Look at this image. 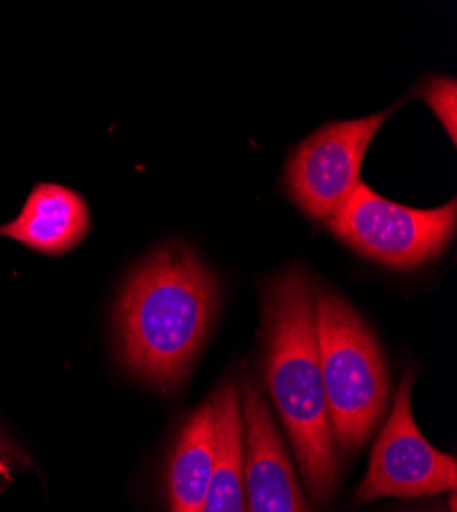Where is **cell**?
<instances>
[{
    "instance_id": "10",
    "label": "cell",
    "mask_w": 457,
    "mask_h": 512,
    "mask_svg": "<svg viewBox=\"0 0 457 512\" xmlns=\"http://www.w3.org/2000/svg\"><path fill=\"white\" fill-rule=\"evenodd\" d=\"M216 396V467L201 512H246L244 506V426L240 381L228 377Z\"/></svg>"
},
{
    "instance_id": "6",
    "label": "cell",
    "mask_w": 457,
    "mask_h": 512,
    "mask_svg": "<svg viewBox=\"0 0 457 512\" xmlns=\"http://www.w3.org/2000/svg\"><path fill=\"white\" fill-rule=\"evenodd\" d=\"M412 381V373L400 379L388 422L371 449L367 474L353 494L355 504L380 498H423L453 492L457 486L455 457L435 449L414 420Z\"/></svg>"
},
{
    "instance_id": "4",
    "label": "cell",
    "mask_w": 457,
    "mask_h": 512,
    "mask_svg": "<svg viewBox=\"0 0 457 512\" xmlns=\"http://www.w3.org/2000/svg\"><path fill=\"white\" fill-rule=\"evenodd\" d=\"M328 228L369 261L392 269L421 267L443 254L455 234L457 203L414 209L394 203L365 183L349 197Z\"/></svg>"
},
{
    "instance_id": "13",
    "label": "cell",
    "mask_w": 457,
    "mask_h": 512,
    "mask_svg": "<svg viewBox=\"0 0 457 512\" xmlns=\"http://www.w3.org/2000/svg\"><path fill=\"white\" fill-rule=\"evenodd\" d=\"M451 512H455V494H451Z\"/></svg>"
},
{
    "instance_id": "9",
    "label": "cell",
    "mask_w": 457,
    "mask_h": 512,
    "mask_svg": "<svg viewBox=\"0 0 457 512\" xmlns=\"http://www.w3.org/2000/svg\"><path fill=\"white\" fill-rule=\"evenodd\" d=\"M216 467V396L197 406L179 429L166 467L171 512H201Z\"/></svg>"
},
{
    "instance_id": "12",
    "label": "cell",
    "mask_w": 457,
    "mask_h": 512,
    "mask_svg": "<svg viewBox=\"0 0 457 512\" xmlns=\"http://www.w3.org/2000/svg\"><path fill=\"white\" fill-rule=\"evenodd\" d=\"M13 455H17L13 443L7 439V435H5L3 431H0V459L7 461V459H11Z\"/></svg>"
},
{
    "instance_id": "7",
    "label": "cell",
    "mask_w": 457,
    "mask_h": 512,
    "mask_svg": "<svg viewBox=\"0 0 457 512\" xmlns=\"http://www.w3.org/2000/svg\"><path fill=\"white\" fill-rule=\"evenodd\" d=\"M246 512H312L302 480L253 375L240 383Z\"/></svg>"
},
{
    "instance_id": "8",
    "label": "cell",
    "mask_w": 457,
    "mask_h": 512,
    "mask_svg": "<svg viewBox=\"0 0 457 512\" xmlns=\"http://www.w3.org/2000/svg\"><path fill=\"white\" fill-rule=\"evenodd\" d=\"M91 230L89 203L80 193L58 183H37L19 216L0 226V236L27 248L60 256L78 246Z\"/></svg>"
},
{
    "instance_id": "5",
    "label": "cell",
    "mask_w": 457,
    "mask_h": 512,
    "mask_svg": "<svg viewBox=\"0 0 457 512\" xmlns=\"http://www.w3.org/2000/svg\"><path fill=\"white\" fill-rule=\"evenodd\" d=\"M392 109L330 121L300 142L285 164V191L312 220L335 218L361 181L365 152Z\"/></svg>"
},
{
    "instance_id": "3",
    "label": "cell",
    "mask_w": 457,
    "mask_h": 512,
    "mask_svg": "<svg viewBox=\"0 0 457 512\" xmlns=\"http://www.w3.org/2000/svg\"><path fill=\"white\" fill-rule=\"evenodd\" d=\"M316 332L330 429L337 455H355L376 431L390 398L384 351L345 297L316 291Z\"/></svg>"
},
{
    "instance_id": "11",
    "label": "cell",
    "mask_w": 457,
    "mask_h": 512,
    "mask_svg": "<svg viewBox=\"0 0 457 512\" xmlns=\"http://www.w3.org/2000/svg\"><path fill=\"white\" fill-rule=\"evenodd\" d=\"M421 97L439 117V121L449 132V138L455 142V111H457L455 109V99H457L455 78H447V76L431 78L423 87Z\"/></svg>"
},
{
    "instance_id": "2",
    "label": "cell",
    "mask_w": 457,
    "mask_h": 512,
    "mask_svg": "<svg viewBox=\"0 0 457 512\" xmlns=\"http://www.w3.org/2000/svg\"><path fill=\"white\" fill-rule=\"evenodd\" d=\"M312 273L294 265L261 287V371L292 445L302 482L324 508L339 484V455L330 429L316 332Z\"/></svg>"
},
{
    "instance_id": "1",
    "label": "cell",
    "mask_w": 457,
    "mask_h": 512,
    "mask_svg": "<svg viewBox=\"0 0 457 512\" xmlns=\"http://www.w3.org/2000/svg\"><path fill=\"white\" fill-rule=\"evenodd\" d=\"M220 283L185 242L154 250L123 283L113 314L115 357L160 392L185 381L220 310Z\"/></svg>"
}]
</instances>
